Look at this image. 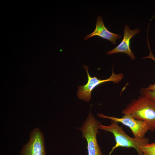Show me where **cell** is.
<instances>
[{
  "label": "cell",
  "instance_id": "6",
  "mask_svg": "<svg viewBox=\"0 0 155 155\" xmlns=\"http://www.w3.org/2000/svg\"><path fill=\"white\" fill-rule=\"evenodd\" d=\"M20 155H46L43 133L38 128H35L30 135V139L20 150Z\"/></svg>",
  "mask_w": 155,
  "mask_h": 155
},
{
  "label": "cell",
  "instance_id": "2",
  "mask_svg": "<svg viewBox=\"0 0 155 155\" xmlns=\"http://www.w3.org/2000/svg\"><path fill=\"white\" fill-rule=\"evenodd\" d=\"M118 123L111 120L109 125H104L100 123L99 125V129L111 133L115 138V144L108 155H111L116 148L119 147L133 148L136 150L138 155H143L141 148L149 143V139L145 137L139 139L130 137L125 133L123 127L119 125Z\"/></svg>",
  "mask_w": 155,
  "mask_h": 155
},
{
  "label": "cell",
  "instance_id": "4",
  "mask_svg": "<svg viewBox=\"0 0 155 155\" xmlns=\"http://www.w3.org/2000/svg\"><path fill=\"white\" fill-rule=\"evenodd\" d=\"M83 67L86 71L88 81L85 85L78 86L77 95L78 98L87 102L90 100L92 92L97 86L102 83L110 81L118 83L124 77L122 73H115L113 68L112 74L109 78L105 80L99 79L96 77H92L90 76L88 71V66L84 65Z\"/></svg>",
  "mask_w": 155,
  "mask_h": 155
},
{
  "label": "cell",
  "instance_id": "5",
  "mask_svg": "<svg viewBox=\"0 0 155 155\" xmlns=\"http://www.w3.org/2000/svg\"><path fill=\"white\" fill-rule=\"evenodd\" d=\"M121 118L107 116L101 113L97 115L99 117L110 119L120 123L128 127L131 130L134 137L142 139L145 137L146 133L149 130V127L145 122L137 119L129 114H125Z\"/></svg>",
  "mask_w": 155,
  "mask_h": 155
},
{
  "label": "cell",
  "instance_id": "10",
  "mask_svg": "<svg viewBox=\"0 0 155 155\" xmlns=\"http://www.w3.org/2000/svg\"><path fill=\"white\" fill-rule=\"evenodd\" d=\"M140 93L141 95L147 97L155 103V90H148L142 88L140 90Z\"/></svg>",
  "mask_w": 155,
  "mask_h": 155
},
{
  "label": "cell",
  "instance_id": "3",
  "mask_svg": "<svg viewBox=\"0 0 155 155\" xmlns=\"http://www.w3.org/2000/svg\"><path fill=\"white\" fill-rule=\"evenodd\" d=\"M86 120L80 127H78L82 132V137L87 142L88 155H103L98 144L97 135L99 133L98 129L100 123L96 119L90 112Z\"/></svg>",
  "mask_w": 155,
  "mask_h": 155
},
{
  "label": "cell",
  "instance_id": "11",
  "mask_svg": "<svg viewBox=\"0 0 155 155\" xmlns=\"http://www.w3.org/2000/svg\"><path fill=\"white\" fill-rule=\"evenodd\" d=\"M147 40H148V48L149 49V50L150 51V55L146 57H144L142 58L143 59H147V58H150L152 59L154 61H155V57L153 54L150 48V46H149V42H148V38H147ZM146 89L148 90H155V84H151L149 86L147 87V88H145Z\"/></svg>",
  "mask_w": 155,
  "mask_h": 155
},
{
  "label": "cell",
  "instance_id": "7",
  "mask_svg": "<svg viewBox=\"0 0 155 155\" xmlns=\"http://www.w3.org/2000/svg\"><path fill=\"white\" fill-rule=\"evenodd\" d=\"M140 32L139 29L131 30L127 25L125 24L122 41L114 49L106 51V53L108 55H111L117 53H125L128 55L132 60H134L135 59V56L130 49V40L132 37Z\"/></svg>",
  "mask_w": 155,
  "mask_h": 155
},
{
  "label": "cell",
  "instance_id": "8",
  "mask_svg": "<svg viewBox=\"0 0 155 155\" xmlns=\"http://www.w3.org/2000/svg\"><path fill=\"white\" fill-rule=\"evenodd\" d=\"M96 36L107 39L111 41L114 45L116 44L117 39L122 37L121 35L113 33L108 30L104 26L102 18L100 16L97 17L95 30L92 33L87 34L84 37V40H86Z\"/></svg>",
  "mask_w": 155,
  "mask_h": 155
},
{
  "label": "cell",
  "instance_id": "1",
  "mask_svg": "<svg viewBox=\"0 0 155 155\" xmlns=\"http://www.w3.org/2000/svg\"><path fill=\"white\" fill-rule=\"evenodd\" d=\"M121 113L145 122L150 131H155V103L147 97L140 95L137 99L132 100Z\"/></svg>",
  "mask_w": 155,
  "mask_h": 155
},
{
  "label": "cell",
  "instance_id": "9",
  "mask_svg": "<svg viewBox=\"0 0 155 155\" xmlns=\"http://www.w3.org/2000/svg\"><path fill=\"white\" fill-rule=\"evenodd\" d=\"M141 150L143 155H155V142L142 146Z\"/></svg>",
  "mask_w": 155,
  "mask_h": 155
}]
</instances>
